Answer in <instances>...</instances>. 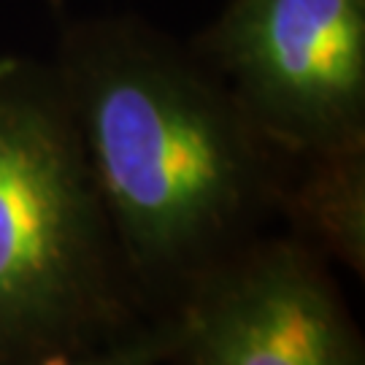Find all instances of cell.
Wrapping results in <instances>:
<instances>
[{"instance_id": "1", "label": "cell", "mask_w": 365, "mask_h": 365, "mask_svg": "<svg viewBox=\"0 0 365 365\" xmlns=\"http://www.w3.org/2000/svg\"><path fill=\"white\" fill-rule=\"evenodd\" d=\"M122 268L182 292L282 203V155L190 46L135 16L76 19L52 60Z\"/></svg>"}, {"instance_id": "6", "label": "cell", "mask_w": 365, "mask_h": 365, "mask_svg": "<svg viewBox=\"0 0 365 365\" xmlns=\"http://www.w3.org/2000/svg\"><path fill=\"white\" fill-rule=\"evenodd\" d=\"M173 352V325L160 319L155 325L117 327L98 339L6 357L0 365H160Z\"/></svg>"}, {"instance_id": "5", "label": "cell", "mask_w": 365, "mask_h": 365, "mask_svg": "<svg viewBox=\"0 0 365 365\" xmlns=\"http://www.w3.org/2000/svg\"><path fill=\"white\" fill-rule=\"evenodd\" d=\"M300 173L282 187V203L309 238L346 268L365 271V146L292 157Z\"/></svg>"}, {"instance_id": "2", "label": "cell", "mask_w": 365, "mask_h": 365, "mask_svg": "<svg viewBox=\"0 0 365 365\" xmlns=\"http://www.w3.org/2000/svg\"><path fill=\"white\" fill-rule=\"evenodd\" d=\"M122 271L54 68L0 57V360L122 327Z\"/></svg>"}, {"instance_id": "7", "label": "cell", "mask_w": 365, "mask_h": 365, "mask_svg": "<svg viewBox=\"0 0 365 365\" xmlns=\"http://www.w3.org/2000/svg\"><path fill=\"white\" fill-rule=\"evenodd\" d=\"M49 3H60V0H49Z\"/></svg>"}, {"instance_id": "4", "label": "cell", "mask_w": 365, "mask_h": 365, "mask_svg": "<svg viewBox=\"0 0 365 365\" xmlns=\"http://www.w3.org/2000/svg\"><path fill=\"white\" fill-rule=\"evenodd\" d=\"M184 365H365L333 279L295 238L247 241L182 289L170 317Z\"/></svg>"}, {"instance_id": "3", "label": "cell", "mask_w": 365, "mask_h": 365, "mask_svg": "<svg viewBox=\"0 0 365 365\" xmlns=\"http://www.w3.org/2000/svg\"><path fill=\"white\" fill-rule=\"evenodd\" d=\"M190 49L282 155L365 146V0H227Z\"/></svg>"}]
</instances>
